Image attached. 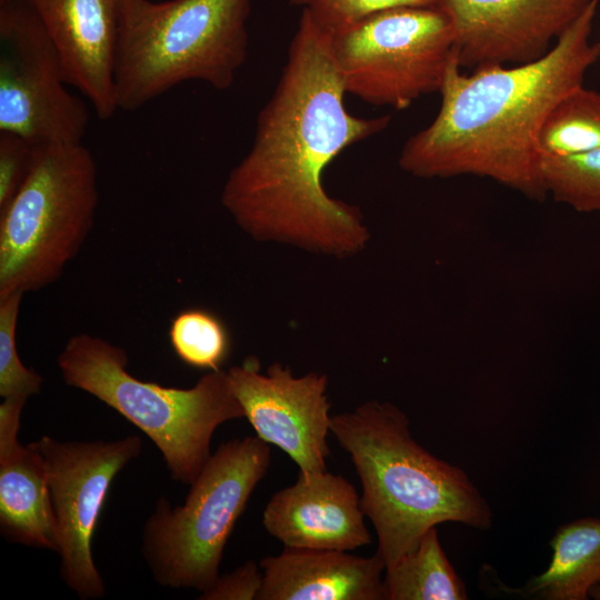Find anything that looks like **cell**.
Here are the masks:
<instances>
[{"label":"cell","instance_id":"obj_1","mask_svg":"<svg viewBox=\"0 0 600 600\" xmlns=\"http://www.w3.org/2000/svg\"><path fill=\"white\" fill-rule=\"evenodd\" d=\"M346 93L331 32L302 12L252 146L221 192L223 208L252 239L334 258L367 246L361 211L330 197L322 176L343 150L384 130L391 117L351 114Z\"/></svg>","mask_w":600,"mask_h":600},{"label":"cell","instance_id":"obj_2","mask_svg":"<svg viewBox=\"0 0 600 600\" xmlns=\"http://www.w3.org/2000/svg\"><path fill=\"white\" fill-rule=\"evenodd\" d=\"M598 3L592 0L537 60L484 66L467 74L456 54L439 90L438 113L404 143L401 169L420 178H490L543 200L538 136L552 108L583 86L600 58V42L590 41Z\"/></svg>","mask_w":600,"mask_h":600},{"label":"cell","instance_id":"obj_3","mask_svg":"<svg viewBox=\"0 0 600 600\" xmlns=\"http://www.w3.org/2000/svg\"><path fill=\"white\" fill-rule=\"evenodd\" d=\"M330 432L356 468L360 507L374 527L376 552L386 568L440 523L491 526L490 507L464 471L422 448L392 403L369 400L331 416Z\"/></svg>","mask_w":600,"mask_h":600},{"label":"cell","instance_id":"obj_4","mask_svg":"<svg viewBox=\"0 0 600 600\" xmlns=\"http://www.w3.org/2000/svg\"><path fill=\"white\" fill-rule=\"evenodd\" d=\"M250 0H124L114 93L136 111L181 82L229 89L248 58Z\"/></svg>","mask_w":600,"mask_h":600},{"label":"cell","instance_id":"obj_5","mask_svg":"<svg viewBox=\"0 0 600 600\" xmlns=\"http://www.w3.org/2000/svg\"><path fill=\"white\" fill-rule=\"evenodd\" d=\"M64 382L96 397L146 433L171 478L191 484L212 454L216 429L244 418L228 372L203 374L188 389L143 381L127 370L124 349L89 333L70 337L57 358Z\"/></svg>","mask_w":600,"mask_h":600},{"label":"cell","instance_id":"obj_6","mask_svg":"<svg viewBox=\"0 0 600 600\" xmlns=\"http://www.w3.org/2000/svg\"><path fill=\"white\" fill-rule=\"evenodd\" d=\"M97 176L82 142L37 146L27 179L0 210V298L61 277L93 227Z\"/></svg>","mask_w":600,"mask_h":600},{"label":"cell","instance_id":"obj_7","mask_svg":"<svg viewBox=\"0 0 600 600\" xmlns=\"http://www.w3.org/2000/svg\"><path fill=\"white\" fill-rule=\"evenodd\" d=\"M270 461V446L258 436L232 439L210 456L183 504L159 499L142 534L158 583L200 592L214 583L228 539Z\"/></svg>","mask_w":600,"mask_h":600},{"label":"cell","instance_id":"obj_8","mask_svg":"<svg viewBox=\"0 0 600 600\" xmlns=\"http://www.w3.org/2000/svg\"><path fill=\"white\" fill-rule=\"evenodd\" d=\"M332 56L347 93L403 110L439 91L457 54L443 7H396L331 33Z\"/></svg>","mask_w":600,"mask_h":600},{"label":"cell","instance_id":"obj_9","mask_svg":"<svg viewBox=\"0 0 600 600\" xmlns=\"http://www.w3.org/2000/svg\"><path fill=\"white\" fill-rule=\"evenodd\" d=\"M61 57L27 0H0V132L36 146L80 143L86 103L70 93Z\"/></svg>","mask_w":600,"mask_h":600},{"label":"cell","instance_id":"obj_10","mask_svg":"<svg viewBox=\"0 0 600 600\" xmlns=\"http://www.w3.org/2000/svg\"><path fill=\"white\" fill-rule=\"evenodd\" d=\"M41 457L54 513L61 576L83 600L104 596L92 540L114 477L141 451L132 434L114 441H61L43 436L28 443Z\"/></svg>","mask_w":600,"mask_h":600},{"label":"cell","instance_id":"obj_11","mask_svg":"<svg viewBox=\"0 0 600 600\" xmlns=\"http://www.w3.org/2000/svg\"><path fill=\"white\" fill-rule=\"evenodd\" d=\"M227 372L244 418L260 439L283 450L300 473L327 470L331 404L326 373L297 378L278 362L261 373L259 360L252 356Z\"/></svg>","mask_w":600,"mask_h":600},{"label":"cell","instance_id":"obj_12","mask_svg":"<svg viewBox=\"0 0 600 600\" xmlns=\"http://www.w3.org/2000/svg\"><path fill=\"white\" fill-rule=\"evenodd\" d=\"M592 0H442L460 67L521 64L544 56Z\"/></svg>","mask_w":600,"mask_h":600},{"label":"cell","instance_id":"obj_13","mask_svg":"<svg viewBox=\"0 0 600 600\" xmlns=\"http://www.w3.org/2000/svg\"><path fill=\"white\" fill-rule=\"evenodd\" d=\"M52 39L69 86L100 120L118 110L114 61L124 0H27Z\"/></svg>","mask_w":600,"mask_h":600},{"label":"cell","instance_id":"obj_14","mask_svg":"<svg viewBox=\"0 0 600 600\" xmlns=\"http://www.w3.org/2000/svg\"><path fill=\"white\" fill-rule=\"evenodd\" d=\"M360 497L342 476L328 470L303 474L277 491L262 524L284 547L350 551L371 543Z\"/></svg>","mask_w":600,"mask_h":600},{"label":"cell","instance_id":"obj_15","mask_svg":"<svg viewBox=\"0 0 600 600\" xmlns=\"http://www.w3.org/2000/svg\"><path fill=\"white\" fill-rule=\"evenodd\" d=\"M27 398L0 404V530L9 540L58 553L59 538L47 472L38 452L18 441Z\"/></svg>","mask_w":600,"mask_h":600},{"label":"cell","instance_id":"obj_16","mask_svg":"<svg viewBox=\"0 0 600 600\" xmlns=\"http://www.w3.org/2000/svg\"><path fill=\"white\" fill-rule=\"evenodd\" d=\"M262 587L258 600H387L376 552L364 558L342 550L284 547L260 561Z\"/></svg>","mask_w":600,"mask_h":600},{"label":"cell","instance_id":"obj_17","mask_svg":"<svg viewBox=\"0 0 600 600\" xmlns=\"http://www.w3.org/2000/svg\"><path fill=\"white\" fill-rule=\"evenodd\" d=\"M552 559L526 584V594L547 600L600 599V519L584 518L558 528Z\"/></svg>","mask_w":600,"mask_h":600},{"label":"cell","instance_id":"obj_18","mask_svg":"<svg viewBox=\"0 0 600 600\" xmlns=\"http://www.w3.org/2000/svg\"><path fill=\"white\" fill-rule=\"evenodd\" d=\"M387 600H464L463 581L447 558L437 528H430L417 546L386 568Z\"/></svg>","mask_w":600,"mask_h":600},{"label":"cell","instance_id":"obj_19","mask_svg":"<svg viewBox=\"0 0 600 600\" xmlns=\"http://www.w3.org/2000/svg\"><path fill=\"white\" fill-rule=\"evenodd\" d=\"M600 149V92L580 86L549 112L538 136L540 156Z\"/></svg>","mask_w":600,"mask_h":600},{"label":"cell","instance_id":"obj_20","mask_svg":"<svg viewBox=\"0 0 600 600\" xmlns=\"http://www.w3.org/2000/svg\"><path fill=\"white\" fill-rule=\"evenodd\" d=\"M540 173L556 201L579 212H600V149L541 156Z\"/></svg>","mask_w":600,"mask_h":600},{"label":"cell","instance_id":"obj_21","mask_svg":"<svg viewBox=\"0 0 600 600\" xmlns=\"http://www.w3.org/2000/svg\"><path fill=\"white\" fill-rule=\"evenodd\" d=\"M169 340L183 363L209 371L220 370L231 349L224 323L202 308L180 311L171 320Z\"/></svg>","mask_w":600,"mask_h":600},{"label":"cell","instance_id":"obj_22","mask_svg":"<svg viewBox=\"0 0 600 600\" xmlns=\"http://www.w3.org/2000/svg\"><path fill=\"white\" fill-rule=\"evenodd\" d=\"M23 293L0 298V396L2 398L37 394L42 377L23 366L19 359L16 331Z\"/></svg>","mask_w":600,"mask_h":600},{"label":"cell","instance_id":"obj_23","mask_svg":"<svg viewBox=\"0 0 600 600\" xmlns=\"http://www.w3.org/2000/svg\"><path fill=\"white\" fill-rule=\"evenodd\" d=\"M333 33L364 17L396 7H441L442 0H289Z\"/></svg>","mask_w":600,"mask_h":600},{"label":"cell","instance_id":"obj_24","mask_svg":"<svg viewBox=\"0 0 600 600\" xmlns=\"http://www.w3.org/2000/svg\"><path fill=\"white\" fill-rule=\"evenodd\" d=\"M36 150L37 146L27 139L0 132V210L13 199L27 179Z\"/></svg>","mask_w":600,"mask_h":600},{"label":"cell","instance_id":"obj_25","mask_svg":"<svg viewBox=\"0 0 600 600\" xmlns=\"http://www.w3.org/2000/svg\"><path fill=\"white\" fill-rule=\"evenodd\" d=\"M262 571L249 560L229 573L219 576L214 583L198 597L201 600H258L262 587Z\"/></svg>","mask_w":600,"mask_h":600}]
</instances>
